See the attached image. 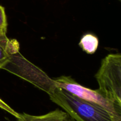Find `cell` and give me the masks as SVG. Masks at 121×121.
Returning <instances> with one entry per match:
<instances>
[{
	"instance_id": "cell-5",
	"label": "cell",
	"mask_w": 121,
	"mask_h": 121,
	"mask_svg": "<svg viewBox=\"0 0 121 121\" xmlns=\"http://www.w3.org/2000/svg\"><path fill=\"white\" fill-rule=\"evenodd\" d=\"M17 119V121H75L67 112L59 109L39 116L26 113H19Z\"/></svg>"
},
{
	"instance_id": "cell-3",
	"label": "cell",
	"mask_w": 121,
	"mask_h": 121,
	"mask_svg": "<svg viewBox=\"0 0 121 121\" xmlns=\"http://www.w3.org/2000/svg\"><path fill=\"white\" fill-rule=\"evenodd\" d=\"M52 80L55 86L83 100L99 106L112 115L121 117V105L107 98L99 89L92 90L85 87L70 76H61Z\"/></svg>"
},
{
	"instance_id": "cell-6",
	"label": "cell",
	"mask_w": 121,
	"mask_h": 121,
	"mask_svg": "<svg viewBox=\"0 0 121 121\" xmlns=\"http://www.w3.org/2000/svg\"><path fill=\"white\" fill-rule=\"evenodd\" d=\"M79 45L85 52L89 54H93L98 49L99 40L94 34L87 33L83 36Z\"/></svg>"
},
{
	"instance_id": "cell-1",
	"label": "cell",
	"mask_w": 121,
	"mask_h": 121,
	"mask_svg": "<svg viewBox=\"0 0 121 121\" xmlns=\"http://www.w3.org/2000/svg\"><path fill=\"white\" fill-rule=\"evenodd\" d=\"M46 91L51 100L63 108L75 121H121V117L55 86L53 80Z\"/></svg>"
},
{
	"instance_id": "cell-4",
	"label": "cell",
	"mask_w": 121,
	"mask_h": 121,
	"mask_svg": "<svg viewBox=\"0 0 121 121\" xmlns=\"http://www.w3.org/2000/svg\"><path fill=\"white\" fill-rule=\"evenodd\" d=\"M19 49L17 40L8 39L6 34L0 35V69L4 68L19 54Z\"/></svg>"
},
{
	"instance_id": "cell-7",
	"label": "cell",
	"mask_w": 121,
	"mask_h": 121,
	"mask_svg": "<svg viewBox=\"0 0 121 121\" xmlns=\"http://www.w3.org/2000/svg\"><path fill=\"white\" fill-rule=\"evenodd\" d=\"M7 29V20L5 8L0 5V35L6 34Z\"/></svg>"
},
{
	"instance_id": "cell-8",
	"label": "cell",
	"mask_w": 121,
	"mask_h": 121,
	"mask_svg": "<svg viewBox=\"0 0 121 121\" xmlns=\"http://www.w3.org/2000/svg\"><path fill=\"white\" fill-rule=\"evenodd\" d=\"M0 108L4 109V110H6L7 112H8V113L11 114L12 115H13L14 116H15L16 118H17L19 116V113H17V112H15V110H13L11 107H9L8 104H6L0 98Z\"/></svg>"
},
{
	"instance_id": "cell-9",
	"label": "cell",
	"mask_w": 121,
	"mask_h": 121,
	"mask_svg": "<svg viewBox=\"0 0 121 121\" xmlns=\"http://www.w3.org/2000/svg\"><path fill=\"white\" fill-rule=\"evenodd\" d=\"M119 1H121V0H119Z\"/></svg>"
},
{
	"instance_id": "cell-2",
	"label": "cell",
	"mask_w": 121,
	"mask_h": 121,
	"mask_svg": "<svg viewBox=\"0 0 121 121\" xmlns=\"http://www.w3.org/2000/svg\"><path fill=\"white\" fill-rule=\"evenodd\" d=\"M99 90L107 98L121 105V55L111 53L102 60L95 75Z\"/></svg>"
}]
</instances>
